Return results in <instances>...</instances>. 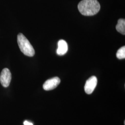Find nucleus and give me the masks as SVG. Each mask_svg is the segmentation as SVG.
Wrapping results in <instances>:
<instances>
[{
	"label": "nucleus",
	"mask_w": 125,
	"mask_h": 125,
	"mask_svg": "<svg viewBox=\"0 0 125 125\" xmlns=\"http://www.w3.org/2000/svg\"><path fill=\"white\" fill-rule=\"evenodd\" d=\"M100 4L97 0H83L78 5V9L84 16H93L98 13Z\"/></svg>",
	"instance_id": "f257e3e1"
},
{
	"label": "nucleus",
	"mask_w": 125,
	"mask_h": 125,
	"mask_svg": "<svg viewBox=\"0 0 125 125\" xmlns=\"http://www.w3.org/2000/svg\"><path fill=\"white\" fill-rule=\"evenodd\" d=\"M18 45L24 55L28 57H33L35 54V51L31 43L22 33H19L17 36Z\"/></svg>",
	"instance_id": "f03ea898"
},
{
	"label": "nucleus",
	"mask_w": 125,
	"mask_h": 125,
	"mask_svg": "<svg viewBox=\"0 0 125 125\" xmlns=\"http://www.w3.org/2000/svg\"><path fill=\"white\" fill-rule=\"evenodd\" d=\"M11 73L9 69L8 68H4L2 70L0 75V82L5 88L9 86L11 81Z\"/></svg>",
	"instance_id": "7ed1b4c3"
},
{
	"label": "nucleus",
	"mask_w": 125,
	"mask_h": 125,
	"mask_svg": "<svg viewBox=\"0 0 125 125\" xmlns=\"http://www.w3.org/2000/svg\"><path fill=\"white\" fill-rule=\"evenodd\" d=\"M97 84V79L95 76H92L86 81L84 90L86 94H90L94 91Z\"/></svg>",
	"instance_id": "20e7f679"
},
{
	"label": "nucleus",
	"mask_w": 125,
	"mask_h": 125,
	"mask_svg": "<svg viewBox=\"0 0 125 125\" xmlns=\"http://www.w3.org/2000/svg\"><path fill=\"white\" fill-rule=\"evenodd\" d=\"M60 79L58 77H54L46 81L43 87L45 90L48 91L55 89L60 83Z\"/></svg>",
	"instance_id": "39448f33"
},
{
	"label": "nucleus",
	"mask_w": 125,
	"mask_h": 125,
	"mask_svg": "<svg viewBox=\"0 0 125 125\" xmlns=\"http://www.w3.org/2000/svg\"><path fill=\"white\" fill-rule=\"evenodd\" d=\"M58 48L57 50V53L59 56H62L67 53L68 47L67 42L65 40H61L58 42Z\"/></svg>",
	"instance_id": "423d86ee"
},
{
	"label": "nucleus",
	"mask_w": 125,
	"mask_h": 125,
	"mask_svg": "<svg viewBox=\"0 0 125 125\" xmlns=\"http://www.w3.org/2000/svg\"><path fill=\"white\" fill-rule=\"evenodd\" d=\"M117 31L121 34H125V20L123 19H119L116 26Z\"/></svg>",
	"instance_id": "0eeeda50"
},
{
	"label": "nucleus",
	"mask_w": 125,
	"mask_h": 125,
	"mask_svg": "<svg viewBox=\"0 0 125 125\" xmlns=\"http://www.w3.org/2000/svg\"><path fill=\"white\" fill-rule=\"evenodd\" d=\"M117 58L120 59L125 58V47L123 46L118 50L116 53Z\"/></svg>",
	"instance_id": "6e6552de"
},
{
	"label": "nucleus",
	"mask_w": 125,
	"mask_h": 125,
	"mask_svg": "<svg viewBox=\"0 0 125 125\" xmlns=\"http://www.w3.org/2000/svg\"><path fill=\"white\" fill-rule=\"evenodd\" d=\"M24 125H33L32 123H31V122H29L27 121H25L24 122Z\"/></svg>",
	"instance_id": "1a4fd4ad"
}]
</instances>
